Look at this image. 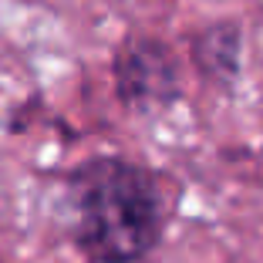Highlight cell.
Returning a JSON list of instances; mask_svg holds the SVG:
<instances>
[{
  "instance_id": "cell-1",
  "label": "cell",
  "mask_w": 263,
  "mask_h": 263,
  "mask_svg": "<svg viewBox=\"0 0 263 263\" xmlns=\"http://www.w3.org/2000/svg\"><path fill=\"white\" fill-rule=\"evenodd\" d=\"M68 240L88 263H142L165 236V196L152 169L125 155H91L64 176Z\"/></svg>"
},
{
  "instance_id": "cell-2",
  "label": "cell",
  "mask_w": 263,
  "mask_h": 263,
  "mask_svg": "<svg viewBox=\"0 0 263 263\" xmlns=\"http://www.w3.org/2000/svg\"><path fill=\"white\" fill-rule=\"evenodd\" d=\"M115 98L135 115H159L182 98L179 61L159 37H128L111 58Z\"/></svg>"
},
{
  "instance_id": "cell-3",
  "label": "cell",
  "mask_w": 263,
  "mask_h": 263,
  "mask_svg": "<svg viewBox=\"0 0 263 263\" xmlns=\"http://www.w3.org/2000/svg\"><path fill=\"white\" fill-rule=\"evenodd\" d=\"M189 58L193 68L199 71V78L206 85L230 91L240 81L243 71V31L233 21H216L202 27L189 44Z\"/></svg>"
}]
</instances>
